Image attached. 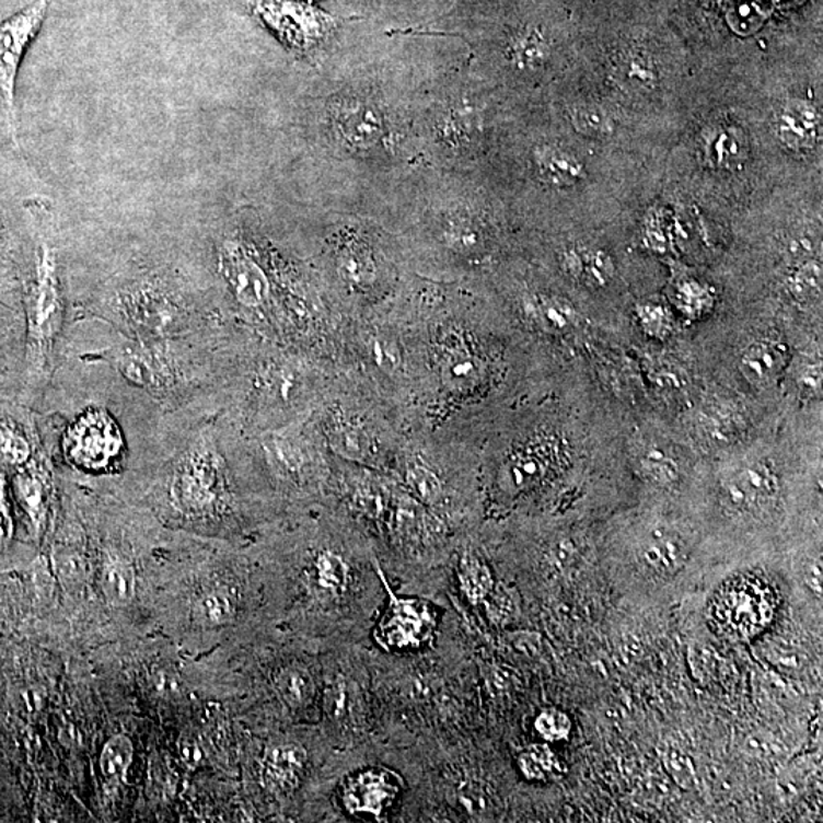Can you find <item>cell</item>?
Listing matches in <instances>:
<instances>
[{
  "label": "cell",
  "mask_w": 823,
  "mask_h": 823,
  "mask_svg": "<svg viewBox=\"0 0 823 823\" xmlns=\"http://www.w3.org/2000/svg\"><path fill=\"white\" fill-rule=\"evenodd\" d=\"M247 13L269 30L282 45L306 53L321 45L336 28L332 15L310 0H240Z\"/></svg>",
  "instance_id": "6da1fadb"
},
{
  "label": "cell",
  "mask_w": 823,
  "mask_h": 823,
  "mask_svg": "<svg viewBox=\"0 0 823 823\" xmlns=\"http://www.w3.org/2000/svg\"><path fill=\"white\" fill-rule=\"evenodd\" d=\"M49 0H33L28 7L0 22V100L5 106L8 124L15 135V80L23 57L40 33L48 14Z\"/></svg>",
  "instance_id": "7a4b0ae2"
},
{
  "label": "cell",
  "mask_w": 823,
  "mask_h": 823,
  "mask_svg": "<svg viewBox=\"0 0 823 823\" xmlns=\"http://www.w3.org/2000/svg\"><path fill=\"white\" fill-rule=\"evenodd\" d=\"M329 130L352 153H371L387 139V119L374 101L340 96L329 106Z\"/></svg>",
  "instance_id": "3957f363"
},
{
  "label": "cell",
  "mask_w": 823,
  "mask_h": 823,
  "mask_svg": "<svg viewBox=\"0 0 823 823\" xmlns=\"http://www.w3.org/2000/svg\"><path fill=\"white\" fill-rule=\"evenodd\" d=\"M60 320L61 294L57 258L53 248L43 244L30 302V336L42 359L53 347Z\"/></svg>",
  "instance_id": "277c9868"
},
{
  "label": "cell",
  "mask_w": 823,
  "mask_h": 823,
  "mask_svg": "<svg viewBox=\"0 0 823 823\" xmlns=\"http://www.w3.org/2000/svg\"><path fill=\"white\" fill-rule=\"evenodd\" d=\"M220 468L208 452H194L182 462L173 483V499L188 514L212 510L220 495Z\"/></svg>",
  "instance_id": "5b68a950"
},
{
  "label": "cell",
  "mask_w": 823,
  "mask_h": 823,
  "mask_svg": "<svg viewBox=\"0 0 823 823\" xmlns=\"http://www.w3.org/2000/svg\"><path fill=\"white\" fill-rule=\"evenodd\" d=\"M220 270L236 301L248 310L263 309L270 299L266 270L242 243L231 240L220 251Z\"/></svg>",
  "instance_id": "8992f818"
},
{
  "label": "cell",
  "mask_w": 823,
  "mask_h": 823,
  "mask_svg": "<svg viewBox=\"0 0 823 823\" xmlns=\"http://www.w3.org/2000/svg\"><path fill=\"white\" fill-rule=\"evenodd\" d=\"M66 448L79 464L100 468L118 454L121 440L114 422L106 415L92 412L80 418L69 430Z\"/></svg>",
  "instance_id": "52a82bcc"
},
{
  "label": "cell",
  "mask_w": 823,
  "mask_h": 823,
  "mask_svg": "<svg viewBox=\"0 0 823 823\" xmlns=\"http://www.w3.org/2000/svg\"><path fill=\"white\" fill-rule=\"evenodd\" d=\"M128 320L150 336H165L177 328L181 312L165 294L154 290H139L126 299Z\"/></svg>",
  "instance_id": "ba28073f"
},
{
  "label": "cell",
  "mask_w": 823,
  "mask_h": 823,
  "mask_svg": "<svg viewBox=\"0 0 823 823\" xmlns=\"http://www.w3.org/2000/svg\"><path fill=\"white\" fill-rule=\"evenodd\" d=\"M116 370L121 372L128 382L151 392L169 390L173 376L164 360L139 345H127L116 351L114 357Z\"/></svg>",
  "instance_id": "9c48e42d"
},
{
  "label": "cell",
  "mask_w": 823,
  "mask_h": 823,
  "mask_svg": "<svg viewBox=\"0 0 823 823\" xmlns=\"http://www.w3.org/2000/svg\"><path fill=\"white\" fill-rule=\"evenodd\" d=\"M437 240L448 255L472 258L484 248L485 234L480 221L464 209L445 211L438 220Z\"/></svg>",
  "instance_id": "30bf717a"
},
{
  "label": "cell",
  "mask_w": 823,
  "mask_h": 823,
  "mask_svg": "<svg viewBox=\"0 0 823 823\" xmlns=\"http://www.w3.org/2000/svg\"><path fill=\"white\" fill-rule=\"evenodd\" d=\"M531 159L540 178L553 186H573L588 176L580 158L557 143H538Z\"/></svg>",
  "instance_id": "8fae6325"
},
{
  "label": "cell",
  "mask_w": 823,
  "mask_h": 823,
  "mask_svg": "<svg viewBox=\"0 0 823 823\" xmlns=\"http://www.w3.org/2000/svg\"><path fill=\"white\" fill-rule=\"evenodd\" d=\"M553 56V46L542 30L526 26L515 31L505 46V60L512 71L535 73L546 68Z\"/></svg>",
  "instance_id": "7c38bea8"
},
{
  "label": "cell",
  "mask_w": 823,
  "mask_h": 823,
  "mask_svg": "<svg viewBox=\"0 0 823 823\" xmlns=\"http://www.w3.org/2000/svg\"><path fill=\"white\" fill-rule=\"evenodd\" d=\"M639 561L647 572L670 577L685 565L686 547L675 535L656 531L640 547Z\"/></svg>",
  "instance_id": "4fadbf2b"
},
{
  "label": "cell",
  "mask_w": 823,
  "mask_h": 823,
  "mask_svg": "<svg viewBox=\"0 0 823 823\" xmlns=\"http://www.w3.org/2000/svg\"><path fill=\"white\" fill-rule=\"evenodd\" d=\"M476 134V119L468 107L445 106L437 112L432 123V136L449 153H460L472 142Z\"/></svg>",
  "instance_id": "5bb4252c"
},
{
  "label": "cell",
  "mask_w": 823,
  "mask_h": 823,
  "mask_svg": "<svg viewBox=\"0 0 823 823\" xmlns=\"http://www.w3.org/2000/svg\"><path fill=\"white\" fill-rule=\"evenodd\" d=\"M337 274L341 281L355 289L372 286L376 279L375 256L368 244L348 240L336 255Z\"/></svg>",
  "instance_id": "9a60e30c"
},
{
  "label": "cell",
  "mask_w": 823,
  "mask_h": 823,
  "mask_svg": "<svg viewBox=\"0 0 823 823\" xmlns=\"http://www.w3.org/2000/svg\"><path fill=\"white\" fill-rule=\"evenodd\" d=\"M305 752L299 745H274L266 753L264 783L271 790L286 791L297 786L298 774L304 766Z\"/></svg>",
  "instance_id": "2e32d148"
},
{
  "label": "cell",
  "mask_w": 823,
  "mask_h": 823,
  "mask_svg": "<svg viewBox=\"0 0 823 823\" xmlns=\"http://www.w3.org/2000/svg\"><path fill=\"white\" fill-rule=\"evenodd\" d=\"M786 351L774 341H755L740 359V370L752 384H766L781 371Z\"/></svg>",
  "instance_id": "e0dca14e"
},
{
  "label": "cell",
  "mask_w": 823,
  "mask_h": 823,
  "mask_svg": "<svg viewBox=\"0 0 823 823\" xmlns=\"http://www.w3.org/2000/svg\"><path fill=\"white\" fill-rule=\"evenodd\" d=\"M526 312L547 333L565 334L576 328L578 313L565 299L537 294L526 302Z\"/></svg>",
  "instance_id": "ac0fdd59"
},
{
  "label": "cell",
  "mask_w": 823,
  "mask_h": 823,
  "mask_svg": "<svg viewBox=\"0 0 823 823\" xmlns=\"http://www.w3.org/2000/svg\"><path fill=\"white\" fill-rule=\"evenodd\" d=\"M394 795L395 787L383 775L367 774L349 784L345 799L352 811L379 814Z\"/></svg>",
  "instance_id": "d6986e66"
},
{
  "label": "cell",
  "mask_w": 823,
  "mask_h": 823,
  "mask_svg": "<svg viewBox=\"0 0 823 823\" xmlns=\"http://www.w3.org/2000/svg\"><path fill=\"white\" fill-rule=\"evenodd\" d=\"M706 153H708L710 164L718 169H735L747 154V142H745L743 131L735 127L717 128L706 143Z\"/></svg>",
  "instance_id": "ffe728a7"
},
{
  "label": "cell",
  "mask_w": 823,
  "mask_h": 823,
  "mask_svg": "<svg viewBox=\"0 0 823 823\" xmlns=\"http://www.w3.org/2000/svg\"><path fill=\"white\" fill-rule=\"evenodd\" d=\"M616 72L619 80L636 92H653L660 83L658 65L642 50L624 54Z\"/></svg>",
  "instance_id": "44dd1931"
},
{
  "label": "cell",
  "mask_w": 823,
  "mask_h": 823,
  "mask_svg": "<svg viewBox=\"0 0 823 823\" xmlns=\"http://www.w3.org/2000/svg\"><path fill=\"white\" fill-rule=\"evenodd\" d=\"M103 592L106 600L116 607L130 604L136 592L134 569L126 561L114 558L103 570Z\"/></svg>",
  "instance_id": "7402d4cb"
},
{
  "label": "cell",
  "mask_w": 823,
  "mask_h": 823,
  "mask_svg": "<svg viewBox=\"0 0 823 823\" xmlns=\"http://www.w3.org/2000/svg\"><path fill=\"white\" fill-rule=\"evenodd\" d=\"M134 760V744L126 735H116L107 741L101 755V774L108 787H118L126 778L128 767Z\"/></svg>",
  "instance_id": "603a6c76"
},
{
  "label": "cell",
  "mask_w": 823,
  "mask_h": 823,
  "mask_svg": "<svg viewBox=\"0 0 823 823\" xmlns=\"http://www.w3.org/2000/svg\"><path fill=\"white\" fill-rule=\"evenodd\" d=\"M422 630V617L409 604L399 603L383 625V636L391 646L415 642Z\"/></svg>",
  "instance_id": "cb8c5ba5"
},
{
  "label": "cell",
  "mask_w": 823,
  "mask_h": 823,
  "mask_svg": "<svg viewBox=\"0 0 823 823\" xmlns=\"http://www.w3.org/2000/svg\"><path fill=\"white\" fill-rule=\"evenodd\" d=\"M735 475L740 477L741 483L747 487V490L756 497L761 505L768 502L778 495V477H776L774 470L764 462H752V464L744 465L743 468L737 470Z\"/></svg>",
  "instance_id": "d4e9b609"
},
{
  "label": "cell",
  "mask_w": 823,
  "mask_h": 823,
  "mask_svg": "<svg viewBox=\"0 0 823 823\" xmlns=\"http://www.w3.org/2000/svg\"><path fill=\"white\" fill-rule=\"evenodd\" d=\"M547 456L530 449L526 452L515 454L508 468V480L512 487L525 488L538 483L545 476Z\"/></svg>",
  "instance_id": "484cf974"
},
{
  "label": "cell",
  "mask_w": 823,
  "mask_h": 823,
  "mask_svg": "<svg viewBox=\"0 0 823 823\" xmlns=\"http://www.w3.org/2000/svg\"><path fill=\"white\" fill-rule=\"evenodd\" d=\"M570 123L586 138L603 139L613 134L611 115L598 106H577L569 112Z\"/></svg>",
  "instance_id": "4316f807"
},
{
  "label": "cell",
  "mask_w": 823,
  "mask_h": 823,
  "mask_svg": "<svg viewBox=\"0 0 823 823\" xmlns=\"http://www.w3.org/2000/svg\"><path fill=\"white\" fill-rule=\"evenodd\" d=\"M639 464L651 483L671 485L679 479V465L671 454L658 445H647L640 453Z\"/></svg>",
  "instance_id": "83f0119b"
},
{
  "label": "cell",
  "mask_w": 823,
  "mask_h": 823,
  "mask_svg": "<svg viewBox=\"0 0 823 823\" xmlns=\"http://www.w3.org/2000/svg\"><path fill=\"white\" fill-rule=\"evenodd\" d=\"M615 259L604 248L582 247V278L589 285L605 287L615 278Z\"/></svg>",
  "instance_id": "f1b7e54d"
},
{
  "label": "cell",
  "mask_w": 823,
  "mask_h": 823,
  "mask_svg": "<svg viewBox=\"0 0 823 823\" xmlns=\"http://www.w3.org/2000/svg\"><path fill=\"white\" fill-rule=\"evenodd\" d=\"M776 134L784 146L790 150H807L813 146L818 136L811 134L809 128L803 126L801 119L790 111L784 107L781 114L776 118Z\"/></svg>",
  "instance_id": "f546056e"
},
{
  "label": "cell",
  "mask_w": 823,
  "mask_h": 823,
  "mask_svg": "<svg viewBox=\"0 0 823 823\" xmlns=\"http://www.w3.org/2000/svg\"><path fill=\"white\" fill-rule=\"evenodd\" d=\"M279 694L290 706H301L310 700L313 694V681L304 670L289 668L278 675Z\"/></svg>",
  "instance_id": "4dcf8cb0"
},
{
  "label": "cell",
  "mask_w": 823,
  "mask_h": 823,
  "mask_svg": "<svg viewBox=\"0 0 823 823\" xmlns=\"http://www.w3.org/2000/svg\"><path fill=\"white\" fill-rule=\"evenodd\" d=\"M791 293L799 299H809L821 294L822 266L818 259L809 258L799 264L788 278Z\"/></svg>",
  "instance_id": "1f68e13d"
},
{
  "label": "cell",
  "mask_w": 823,
  "mask_h": 823,
  "mask_svg": "<svg viewBox=\"0 0 823 823\" xmlns=\"http://www.w3.org/2000/svg\"><path fill=\"white\" fill-rule=\"evenodd\" d=\"M461 582L462 589L473 603H479L490 595L492 589L490 570L483 563L472 558L462 563Z\"/></svg>",
  "instance_id": "d6a6232c"
},
{
  "label": "cell",
  "mask_w": 823,
  "mask_h": 823,
  "mask_svg": "<svg viewBox=\"0 0 823 823\" xmlns=\"http://www.w3.org/2000/svg\"><path fill=\"white\" fill-rule=\"evenodd\" d=\"M764 18L766 14L758 0H735L728 11L729 25L743 36L755 33L763 25Z\"/></svg>",
  "instance_id": "836d02e7"
},
{
  "label": "cell",
  "mask_w": 823,
  "mask_h": 823,
  "mask_svg": "<svg viewBox=\"0 0 823 823\" xmlns=\"http://www.w3.org/2000/svg\"><path fill=\"white\" fill-rule=\"evenodd\" d=\"M197 619L200 624L206 625H220L228 623L231 619L232 604L228 600L227 595L219 592L206 593L197 601L196 607H194Z\"/></svg>",
  "instance_id": "e575fe53"
},
{
  "label": "cell",
  "mask_w": 823,
  "mask_h": 823,
  "mask_svg": "<svg viewBox=\"0 0 823 823\" xmlns=\"http://www.w3.org/2000/svg\"><path fill=\"white\" fill-rule=\"evenodd\" d=\"M317 582L321 588L339 592L348 580V570L340 557L333 554H322L316 561Z\"/></svg>",
  "instance_id": "d590c367"
},
{
  "label": "cell",
  "mask_w": 823,
  "mask_h": 823,
  "mask_svg": "<svg viewBox=\"0 0 823 823\" xmlns=\"http://www.w3.org/2000/svg\"><path fill=\"white\" fill-rule=\"evenodd\" d=\"M535 729L546 741H561L568 739L572 723L561 710L547 709L540 714Z\"/></svg>",
  "instance_id": "8d00e7d4"
},
{
  "label": "cell",
  "mask_w": 823,
  "mask_h": 823,
  "mask_svg": "<svg viewBox=\"0 0 823 823\" xmlns=\"http://www.w3.org/2000/svg\"><path fill=\"white\" fill-rule=\"evenodd\" d=\"M519 763L523 774L531 779H545L555 770L554 755L545 747H534L523 753Z\"/></svg>",
  "instance_id": "74e56055"
},
{
  "label": "cell",
  "mask_w": 823,
  "mask_h": 823,
  "mask_svg": "<svg viewBox=\"0 0 823 823\" xmlns=\"http://www.w3.org/2000/svg\"><path fill=\"white\" fill-rule=\"evenodd\" d=\"M0 457L8 464H23L30 457L28 441L11 427L0 426Z\"/></svg>",
  "instance_id": "f35d334b"
},
{
  "label": "cell",
  "mask_w": 823,
  "mask_h": 823,
  "mask_svg": "<svg viewBox=\"0 0 823 823\" xmlns=\"http://www.w3.org/2000/svg\"><path fill=\"white\" fill-rule=\"evenodd\" d=\"M407 479L412 488L421 499L426 502L434 503L441 499L442 487L440 479L430 472L429 468L421 467V465H414L407 473Z\"/></svg>",
  "instance_id": "ab89813d"
},
{
  "label": "cell",
  "mask_w": 823,
  "mask_h": 823,
  "mask_svg": "<svg viewBox=\"0 0 823 823\" xmlns=\"http://www.w3.org/2000/svg\"><path fill=\"white\" fill-rule=\"evenodd\" d=\"M723 495L726 502H728L732 510L749 512L755 511L756 508L761 507L756 497L747 490V487L741 483L740 477L735 473L725 480Z\"/></svg>",
  "instance_id": "60d3db41"
},
{
  "label": "cell",
  "mask_w": 823,
  "mask_h": 823,
  "mask_svg": "<svg viewBox=\"0 0 823 823\" xmlns=\"http://www.w3.org/2000/svg\"><path fill=\"white\" fill-rule=\"evenodd\" d=\"M665 764L671 778L683 788H691L696 781V770L685 753L671 749L665 755Z\"/></svg>",
  "instance_id": "b9f144b4"
},
{
  "label": "cell",
  "mask_w": 823,
  "mask_h": 823,
  "mask_svg": "<svg viewBox=\"0 0 823 823\" xmlns=\"http://www.w3.org/2000/svg\"><path fill=\"white\" fill-rule=\"evenodd\" d=\"M638 317L646 333L650 336H662L670 328L668 313L662 306L647 304L638 306Z\"/></svg>",
  "instance_id": "7bdbcfd3"
},
{
  "label": "cell",
  "mask_w": 823,
  "mask_h": 823,
  "mask_svg": "<svg viewBox=\"0 0 823 823\" xmlns=\"http://www.w3.org/2000/svg\"><path fill=\"white\" fill-rule=\"evenodd\" d=\"M786 107L790 108V111L801 119L803 126L809 128L811 134L818 136V131L821 130L822 127V116L821 112L818 111V107L814 106V104H811L805 100L795 98L788 101Z\"/></svg>",
  "instance_id": "ee69618b"
},
{
  "label": "cell",
  "mask_w": 823,
  "mask_h": 823,
  "mask_svg": "<svg viewBox=\"0 0 823 823\" xmlns=\"http://www.w3.org/2000/svg\"><path fill=\"white\" fill-rule=\"evenodd\" d=\"M21 491L23 502L28 508L30 514L34 519H38L42 512V484L37 479H34V477H25V479L21 480Z\"/></svg>",
  "instance_id": "f6af8a7d"
},
{
  "label": "cell",
  "mask_w": 823,
  "mask_h": 823,
  "mask_svg": "<svg viewBox=\"0 0 823 823\" xmlns=\"http://www.w3.org/2000/svg\"><path fill=\"white\" fill-rule=\"evenodd\" d=\"M561 269L565 274H568L570 278H582V247H569L561 252L560 256Z\"/></svg>",
  "instance_id": "bcb514c9"
},
{
  "label": "cell",
  "mask_w": 823,
  "mask_h": 823,
  "mask_svg": "<svg viewBox=\"0 0 823 823\" xmlns=\"http://www.w3.org/2000/svg\"><path fill=\"white\" fill-rule=\"evenodd\" d=\"M10 511H8V505L5 500V483H3L2 473H0V543L7 542L11 537Z\"/></svg>",
  "instance_id": "7dc6e473"
},
{
  "label": "cell",
  "mask_w": 823,
  "mask_h": 823,
  "mask_svg": "<svg viewBox=\"0 0 823 823\" xmlns=\"http://www.w3.org/2000/svg\"><path fill=\"white\" fill-rule=\"evenodd\" d=\"M805 582L807 586L811 590H813L814 593H816L818 596L822 595V561L821 558L819 560H813L810 563L809 566H807L805 569Z\"/></svg>",
  "instance_id": "c3c4849f"
},
{
  "label": "cell",
  "mask_w": 823,
  "mask_h": 823,
  "mask_svg": "<svg viewBox=\"0 0 823 823\" xmlns=\"http://www.w3.org/2000/svg\"><path fill=\"white\" fill-rule=\"evenodd\" d=\"M822 371L821 363L814 362L811 367L801 372V383L805 390L813 392L821 391Z\"/></svg>",
  "instance_id": "681fc988"
},
{
  "label": "cell",
  "mask_w": 823,
  "mask_h": 823,
  "mask_svg": "<svg viewBox=\"0 0 823 823\" xmlns=\"http://www.w3.org/2000/svg\"><path fill=\"white\" fill-rule=\"evenodd\" d=\"M654 379L656 383H658L660 387H663V390H677L679 384H681V380L677 379V375L670 371H658L654 374Z\"/></svg>",
  "instance_id": "f907efd6"
},
{
  "label": "cell",
  "mask_w": 823,
  "mask_h": 823,
  "mask_svg": "<svg viewBox=\"0 0 823 823\" xmlns=\"http://www.w3.org/2000/svg\"><path fill=\"white\" fill-rule=\"evenodd\" d=\"M490 611L497 617L508 615L511 612L510 596L503 595V593L496 595L495 600L491 601Z\"/></svg>",
  "instance_id": "816d5d0a"
},
{
  "label": "cell",
  "mask_w": 823,
  "mask_h": 823,
  "mask_svg": "<svg viewBox=\"0 0 823 823\" xmlns=\"http://www.w3.org/2000/svg\"><path fill=\"white\" fill-rule=\"evenodd\" d=\"M182 755H184V758L188 764L197 763V761L200 760L199 747H197L196 743H193V740L182 743Z\"/></svg>",
  "instance_id": "f5cc1de1"
},
{
  "label": "cell",
  "mask_w": 823,
  "mask_h": 823,
  "mask_svg": "<svg viewBox=\"0 0 823 823\" xmlns=\"http://www.w3.org/2000/svg\"><path fill=\"white\" fill-rule=\"evenodd\" d=\"M784 2H790V0H784Z\"/></svg>",
  "instance_id": "db71d44e"
}]
</instances>
